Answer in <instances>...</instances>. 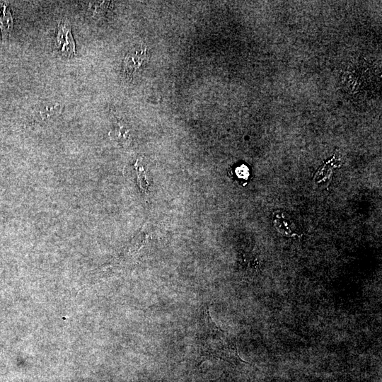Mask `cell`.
Returning <instances> with one entry per match:
<instances>
[{"label":"cell","mask_w":382,"mask_h":382,"mask_svg":"<svg viewBox=\"0 0 382 382\" xmlns=\"http://www.w3.org/2000/svg\"><path fill=\"white\" fill-rule=\"evenodd\" d=\"M149 57L148 47L137 45L126 54L122 62V74L127 79H133L146 64Z\"/></svg>","instance_id":"1"},{"label":"cell","mask_w":382,"mask_h":382,"mask_svg":"<svg viewBox=\"0 0 382 382\" xmlns=\"http://www.w3.org/2000/svg\"><path fill=\"white\" fill-rule=\"evenodd\" d=\"M54 50L61 57L71 58L76 55V45L69 21L64 18L59 21L54 37Z\"/></svg>","instance_id":"2"},{"label":"cell","mask_w":382,"mask_h":382,"mask_svg":"<svg viewBox=\"0 0 382 382\" xmlns=\"http://www.w3.org/2000/svg\"><path fill=\"white\" fill-rule=\"evenodd\" d=\"M63 105L55 101L44 100L36 104L31 110L32 121L38 124H47L54 120L61 113Z\"/></svg>","instance_id":"3"},{"label":"cell","mask_w":382,"mask_h":382,"mask_svg":"<svg viewBox=\"0 0 382 382\" xmlns=\"http://www.w3.org/2000/svg\"><path fill=\"white\" fill-rule=\"evenodd\" d=\"M13 19L11 13L6 4L0 2V30L2 40H8L10 33L13 30Z\"/></svg>","instance_id":"4"},{"label":"cell","mask_w":382,"mask_h":382,"mask_svg":"<svg viewBox=\"0 0 382 382\" xmlns=\"http://www.w3.org/2000/svg\"><path fill=\"white\" fill-rule=\"evenodd\" d=\"M111 137L118 143L122 145H127L131 139V131L127 126L118 122L112 131Z\"/></svg>","instance_id":"5"},{"label":"cell","mask_w":382,"mask_h":382,"mask_svg":"<svg viewBox=\"0 0 382 382\" xmlns=\"http://www.w3.org/2000/svg\"><path fill=\"white\" fill-rule=\"evenodd\" d=\"M109 3L105 1H88L86 4L87 13H90L92 18H100L107 11L108 6L110 5Z\"/></svg>","instance_id":"6"},{"label":"cell","mask_w":382,"mask_h":382,"mask_svg":"<svg viewBox=\"0 0 382 382\" xmlns=\"http://www.w3.org/2000/svg\"><path fill=\"white\" fill-rule=\"evenodd\" d=\"M273 219L274 223H278L275 224L274 226L279 231L286 235L293 233L292 229L289 225L290 221L286 219V218H285L283 214H277L276 216L274 215Z\"/></svg>","instance_id":"7"},{"label":"cell","mask_w":382,"mask_h":382,"mask_svg":"<svg viewBox=\"0 0 382 382\" xmlns=\"http://www.w3.org/2000/svg\"><path fill=\"white\" fill-rule=\"evenodd\" d=\"M209 382H226V381H225V379L219 378L217 380L210 381Z\"/></svg>","instance_id":"8"}]
</instances>
